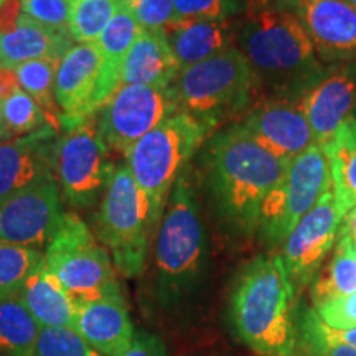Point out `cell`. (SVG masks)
Segmentation results:
<instances>
[{
  "label": "cell",
  "mask_w": 356,
  "mask_h": 356,
  "mask_svg": "<svg viewBox=\"0 0 356 356\" xmlns=\"http://www.w3.org/2000/svg\"><path fill=\"white\" fill-rule=\"evenodd\" d=\"M2 122L8 139L30 136L51 126L50 118L42 106L32 96L26 95L24 89L2 101Z\"/></svg>",
  "instance_id": "obj_31"
},
{
  "label": "cell",
  "mask_w": 356,
  "mask_h": 356,
  "mask_svg": "<svg viewBox=\"0 0 356 356\" xmlns=\"http://www.w3.org/2000/svg\"><path fill=\"white\" fill-rule=\"evenodd\" d=\"M44 266L74 302L121 291L109 251L76 213H65L44 249Z\"/></svg>",
  "instance_id": "obj_8"
},
{
  "label": "cell",
  "mask_w": 356,
  "mask_h": 356,
  "mask_svg": "<svg viewBox=\"0 0 356 356\" xmlns=\"http://www.w3.org/2000/svg\"><path fill=\"white\" fill-rule=\"evenodd\" d=\"M20 89L15 70L8 68V66H0V101H6L7 97L15 95Z\"/></svg>",
  "instance_id": "obj_40"
},
{
  "label": "cell",
  "mask_w": 356,
  "mask_h": 356,
  "mask_svg": "<svg viewBox=\"0 0 356 356\" xmlns=\"http://www.w3.org/2000/svg\"><path fill=\"white\" fill-rule=\"evenodd\" d=\"M24 15L22 0H3L0 3V33L10 32Z\"/></svg>",
  "instance_id": "obj_39"
},
{
  "label": "cell",
  "mask_w": 356,
  "mask_h": 356,
  "mask_svg": "<svg viewBox=\"0 0 356 356\" xmlns=\"http://www.w3.org/2000/svg\"><path fill=\"white\" fill-rule=\"evenodd\" d=\"M102 58L96 43H74L56 71L55 97L61 127H71L97 114L101 102Z\"/></svg>",
  "instance_id": "obj_15"
},
{
  "label": "cell",
  "mask_w": 356,
  "mask_h": 356,
  "mask_svg": "<svg viewBox=\"0 0 356 356\" xmlns=\"http://www.w3.org/2000/svg\"><path fill=\"white\" fill-rule=\"evenodd\" d=\"M7 132H6V127H3V122H2V101H0V140H7Z\"/></svg>",
  "instance_id": "obj_43"
},
{
  "label": "cell",
  "mask_w": 356,
  "mask_h": 356,
  "mask_svg": "<svg viewBox=\"0 0 356 356\" xmlns=\"http://www.w3.org/2000/svg\"><path fill=\"white\" fill-rule=\"evenodd\" d=\"M330 188V159L314 144L289 162L286 175L262 203L257 228L262 239L275 246L282 244Z\"/></svg>",
  "instance_id": "obj_10"
},
{
  "label": "cell",
  "mask_w": 356,
  "mask_h": 356,
  "mask_svg": "<svg viewBox=\"0 0 356 356\" xmlns=\"http://www.w3.org/2000/svg\"><path fill=\"white\" fill-rule=\"evenodd\" d=\"M297 17L325 63L356 61V8L346 0H273Z\"/></svg>",
  "instance_id": "obj_14"
},
{
  "label": "cell",
  "mask_w": 356,
  "mask_h": 356,
  "mask_svg": "<svg viewBox=\"0 0 356 356\" xmlns=\"http://www.w3.org/2000/svg\"><path fill=\"white\" fill-rule=\"evenodd\" d=\"M119 7V0H71L68 32L74 43H95Z\"/></svg>",
  "instance_id": "obj_30"
},
{
  "label": "cell",
  "mask_w": 356,
  "mask_h": 356,
  "mask_svg": "<svg viewBox=\"0 0 356 356\" xmlns=\"http://www.w3.org/2000/svg\"><path fill=\"white\" fill-rule=\"evenodd\" d=\"M63 218L60 188L50 177L0 203V243L43 251Z\"/></svg>",
  "instance_id": "obj_12"
},
{
  "label": "cell",
  "mask_w": 356,
  "mask_h": 356,
  "mask_svg": "<svg viewBox=\"0 0 356 356\" xmlns=\"http://www.w3.org/2000/svg\"><path fill=\"white\" fill-rule=\"evenodd\" d=\"M22 8L25 15L37 24L68 32L71 0H22Z\"/></svg>",
  "instance_id": "obj_35"
},
{
  "label": "cell",
  "mask_w": 356,
  "mask_h": 356,
  "mask_svg": "<svg viewBox=\"0 0 356 356\" xmlns=\"http://www.w3.org/2000/svg\"><path fill=\"white\" fill-rule=\"evenodd\" d=\"M136 17L142 29L160 30L175 20L173 0H119Z\"/></svg>",
  "instance_id": "obj_36"
},
{
  "label": "cell",
  "mask_w": 356,
  "mask_h": 356,
  "mask_svg": "<svg viewBox=\"0 0 356 356\" xmlns=\"http://www.w3.org/2000/svg\"><path fill=\"white\" fill-rule=\"evenodd\" d=\"M122 356H168V351L157 335L147 330H137L132 345Z\"/></svg>",
  "instance_id": "obj_38"
},
{
  "label": "cell",
  "mask_w": 356,
  "mask_h": 356,
  "mask_svg": "<svg viewBox=\"0 0 356 356\" xmlns=\"http://www.w3.org/2000/svg\"><path fill=\"white\" fill-rule=\"evenodd\" d=\"M60 61L61 60H56V58H42V60L26 61L13 68L19 78L20 88L42 106L56 131L61 127V113L55 97L56 71Z\"/></svg>",
  "instance_id": "obj_28"
},
{
  "label": "cell",
  "mask_w": 356,
  "mask_h": 356,
  "mask_svg": "<svg viewBox=\"0 0 356 356\" xmlns=\"http://www.w3.org/2000/svg\"><path fill=\"white\" fill-rule=\"evenodd\" d=\"M142 32V26L126 7H119L104 32L96 40L102 58L101 70V102L102 106L121 88L122 65L129 50Z\"/></svg>",
  "instance_id": "obj_24"
},
{
  "label": "cell",
  "mask_w": 356,
  "mask_h": 356,
  "mask_svg": "<svg viewBox=\"0 0 356 356\" xmlns=\"http://www.w3.org/2000/svg\"><path fill=\"white\" fill-rule=\"evenodd\" d=\"M351 251H353V256L356 259V243H351Z\"/></svg>",
  "instance_id": "obj_44"
},
{
  "label": "cell",
  "mask_w": 356,
  "mask_h": 356,
  "mask_svg": "<svg viewBox=\"0 0 356 356\" xmlns=\"http://www.w3.org/2000/svg\"><path fill=\"white\" fill-rule=\"evenodd\" d=\"M33 356H102L71 328H42Z\"/></svg>",
  "instance_id": "obj_34"
},
{
  "label": "cell",
  "mask_w": 356,
  "mask_h": 356,
  "mask_svg": "<svg viewBox=\"0 0 356 356\" xmlns=\"http://www.w3.org/2000/svg\"><path fill=\"white\" fill-rule=\"evenodd\" d=\"M314 310L328 327L337 328V330L353 328L356 327V292L315 305Z\"/></svg>",
  "instance_id": "obj_37"
},
{
  "label": "cell",
  "mask_w": 356,
  "mask_h": 356,
  "mask_svg": "<svg viewBox=\"0 0 356 356\" xmlns=\"http://www.w3.org/2000/svg\"><path fill=\"white\" fill-rule=\"evenodd\" d=\"M302 106L315 144L325 152L343 124L355 115L356 61L332 65L304 92Z\"/></svg>",
  "instance_id": "obj_17"
},
{
  "label": "cell",
  "mask_w": 356,
  "mask_h": 356,
  "mask_svg": "<svg viewBox=\"0 0 356 356\" xmlns=\"http://www.w3.org/2000/svg\"><path fill=\"white\" fill-rule=\"evenodd\" d=\"M340 234L348 236L351 243H356V207L351 208L345 213L343 220H341Z\"/></svg>",
  "instance_id": "obj_41"
},
{
  "label": "cell",
  "mask_w": 356,
  "mask_h": 356,
  "mask_svg": "<svg viewBox=\"0 0 356 356\" xmlns=\"http://www.w3.org/2000/svg\"><path fill=\"white\" fill-rule=\"evenodd\" d=\"M56 129L0 140V203L55 177Z\"/></svg>",
  "instance_id": "obj_18"
},
{
  "label": "cell",
  "mask_w": 356,
  "mask_h": 356,
  "mask_svg": "<svg viewBox=\"0 0 356 356\" xmlns=\"http://www.w3.org/2000/svg\"><path fill=\"white\" fill-rule=\"evenodd\" d=\"M330 159L332 188L341 213L356 207V118L348 119L325 150Z\"/></svg>",
  "instance_id": "obj_25"
},
{
  "label": "cell",
  "mask_w": 356,
  "mask_h": 356,
  "mask_svg": "<svg viewBox=\"0 0 356 356\" xmlns=\"http://www.w3.org/2000/svg\"><path fill=\"white\" fill-rule=\"evenodd\" d=\"M236 43L259 86L275 96L302 97L327 70L296 15L273 0H256L246 10Z\"/></svg>",
  "instance_id": "obj_2"
},
{
  "label": "cell",
  "mask_w": 356,
  "mask_h": 356,
  "mask_svg": "<svg viewBox=\"0 0 356 356\" xmlns=\"http://www.w3.org/2000/svg\"><path fill=\"white\" fill-rule=\"evenodd\" d=\"M289 167L241 126L218 129L203 152V168L221 216L244 234L259 228L261 208Z\"/></svg>",
  "instance_id": "obj_1"
},
{
  "label": "cell",
  "mask_w": 356,
  "mask_h": 356,
  "mask_svg": "<svg viewBox=\"0 0 356 356\" xmlns=\"http://www.w3.org/2000/svg\"><path fill=\"white\" fill-rule=\"evenodd\" d=\"M92 222L96 238L109 251L119 274L137 277L144 273L155 234L149 202L126 162L115 168Z\"/></svg>",
  "instance_id": "obj_7"
},
{
  "label": "cell",
  "mask_w": 356,
  "mask_h": 356,
  "mask_svg": "<svg viewBox=\"0 0 356 356\" xmlns=\"http://www.w3.org/2000/svg\"><path fill=\"white\" fill-rule=\"evenodd\" d=\"M73 330L102 356H122L137 332L121 291L76 302Z\"/></svg>",
  "instance_id": "obj_19"
},
{
  "label": "cell",
  "mask_w": 356,
  "mask_h": 356,
  "mask_svg": "<svg viewBox=\"0 0 356 356\" xmlns=\"http://www.w3.org/2000/svg\"><path fill=\"white\" fill-rule=\"evenodd\" d=\"M3 2V0H0V3H2Z\"/></svg>",
  "instance_id": "obj_47"
},
{
  "label": "cell",
  "mask_w": 356,
  "mask_h": 356,
  "mask_svg": "<svg viewBox=\"0 0 356 356\" xmlns=\"http://www.w3.org/2000/svg\"><path fill=\"white\" fill-rule=\"evenodd\" d=\"M43 261L44 251L40 249L0 243V300L19 296Z\"/></svg>",
  "instance_id": "obj_29"
},
{
  "label": "cell",
  "mask_w": 356,
  "mask_h": 356,
  "mask_svg": "<svg viewBox=\"0 0 356 356\" xmlns=\"http://www.w3.org/2000/svg\"><path fill=\"white\" fill-rule=\"evenodd\" d=\"M257 88L254 71L238 47L185 66L170 86L180 113L198 119L215 132L248 108Z\"/></svg>",
  "instance_id": "obj_6"
},
{
  "label": "cell",
  "mask_w": 356,
  "mask_h": 356,
  "mask_svg": "<svg viewBox=\"0 0 356 356\" xmlns=\"http://www.w3.org/2000/svg\"><path fill=\"white\" fill-rule=\"evenodd\" d=\"M213 134L215 131L198 119L177 113L142 137L124 155L134 180L149 202L154 234L157 233L178 177Z\"/></svg>",
  "instance_id": "obj_5"
},
{
  "label": "cell",
  "mask_w": 356,
  "mask_h": 356,
  "mask_svg": "<svg viewBox=\"0 0 356 356\" xmlns=\"http://www.w3.org/2000/svg\"><path fill=\"white\" fill-rule=\"evenodd\" d=\"M241 126L277 157L291 162L315 144L302 97L274 96L256 104Z\"/></svg>",
  "instance_id": "obj_16"
},
{
  "label": "cell",
  "mask_w": 356,
  "mask_h": 356,
  "mask_svg": "<svg viewBox=\"0 0 356 356\" xmlns=\"http://www.w3.org/2000/svg\"><path fill=\"white\" fill-rule=\"evenodd\" d=\"M346 2H348L351 7H355V8H356V0H346Z\"/></svg>",
  "instance_id": "obj_45"
},
{
  "label": "cell",
  "mask_w": 356,
  "mask_h": 356,
  "mask_svg": "<svg viewBox=\"0 0 356 356\" xmlns=\"http://www.w3.org/2000/svg\"><path fill=\"white\" fill-rule=\"evenodd\" d=\"M296 286L280 254L257 256L236 277L229 315L236 335L259 356H293L299 341Z\"/></svg>",
  "instance_id": "obj_3"
},
{
  "label": "cell",
  "mask_w": 356,
  "mask_h": 356,
  "mask_svg": "<svg viewBox=\"0 0 356 356\" xmlns=\"http://www.w3.org/2000/svg\"><path fill=\"white\" fill-rule=\"evenodd\" d=\"M181 66L168 47L162 29H142L122 65L121 83L170 88Z\"/></svg>",
  "instance_id": "obj_21"
},
{
  "label": "cell",
  "mask_w": 356,
  "mask_h": 356,
  "mask_svg": "<svg viewBox=\"0 0 356 356\" xmlns=\"http://www.w3.org/2000/svg\"><path fill=\"white\" fill-rule=\"evenodd\" d=\"M318 356H356V348L348 345H333L323 350Z\"/></svg>",
  "instance_id": "obj_42"
},
{
  "label": "cell",
  "mask_w": 356,
  "mask_h": 356,
  "mask_svg": "<svg viewBox=\"0 0 356 356\" xmlns=\"http://www.w3.org/2000/svg\"><path fill=\"white\" fill-rule=\"evenodd\" d=\"M249 6V0H173L177 19L195 20H231Z\"/></svg>",
  "instance_id": "obj_33"
},
{
  "label": "cell",
  "mask_w": 356,
  "mask_h": 356,
  "mask_svg": "<svg viewBox=\"0 0 356 356\" xmlns=\"http://www.w3.org/2000/svg\"><path fill=\"white\" fill-rule=\"evenodd\" d=\"M162 33L185 68L233 48L238 30L231 20L175 19L163 26Z\"/></svg>",
  "instance_id": "obj_20"
},
{
  "label": "cell",
  "mask_w": 356,
  "mask_h": 356,
  "mask_svg": "<svg viewBox=\"0 0 356 356\" xmlns=\"http://www.w3.org/2000/svg\"><path fill=\"white\" fill-rule=\"evenodd\" d=\"M302 345L310 356H318L323 350L333 345H348L356 348V327L346 330H337L328 327L318 318L314 309L305 314L302 322Z\"/></svg>",
  "instance_id": "obj_32"
},
{
  "label": "cell",
  "mask_w": 356,
  "mask_h": 356,
  "mask_svg": "<svg viewBox=\"0 0 356 356\" xmlns=\"http://www.w3.org/2000/svg\"><path fill=\"white\" fill-rule=\"evenodd\" d=\"M180 113L170 88L121 84L97 111V129L109 150L126 155L142 137Z\"/></svg>",
  "instance_id": "obj_11"
},
{
  "label": "cell",
  "mask_w": 356,
  "mask_h": 356,
  "mask_svg": "<svg viewBox=\"0 0 356 356\" xmlns=\"http://www.w3.org/2000/svg\"><path fill=\"white\" fill-rule=\"evenodd\" d=\"M312 300L314 307L335 297L350 296L356 292V259L351 251V239L338 234L335 252L330 264L320 269L312 280Z\"/></svg>",
  "instance_id": "obj_26"
},
{
  "label": "cell",
  "mask_w": 356,
  "mask_h": 356,
  "mask_svg": "<svg viewBox=\"0 0 356 356\" xmlns=\"http://www.w3.org/2000/svg\"><path fill=\"white\" fill-rule=\"evenodd\" d=\"M40 328H71L73 330L76 302L53 277L47 266L38 267L30 275L17 296Z\"/></svg>",
  "instance_id": "obj_23"
},
{
  "label": "cell",
  "mask_w": 356,
  "mask_h": 356,
  "mask_svg": "<svg viewBox=\"0 0 356 356\" xmlns=\"http://www.w3.org/2000/svg\"><path fill=\"white\" fill-rule=\"evenodd\" d=\"M40 332L17 297L0 300V356H33Z\"/></svg>",
  "instance_id": "obj_27"
},
{
  "label": "cell",
  "mask_w": 356,
  "mask_h": 356,
  "mask_svg": "<svg viewBox=\"0 0 356 356\" xmlns=\"http://www.w3.org/2000/svg\"><path fill=\"white\" fill-rule=\"evenodd\" d=\"M207 244L200 203L188 167L168 197L165 213L154 238L157 296L165 307L180 305L203 275Z\"/></svg>",
  "instance_id": "obj_4"
},
{
  "label": "cell",
  "mask_w": 356,
  "mask_h": 356,
  "mask_svg": "<svg viewBox=\"0 0 356 356\" xmlns=\"http://www.w3.org/2000/svg\"><path fill=\"white\" fill-rule=\"evenodd\" d=\"M343 216L330 188L282 243L280 256L296 289L315 279L325 257L338 241Z\"/></svg>",
  "instance_id": "obj_13"
},
{
  "label": "cell",
  "mask_w": 356,
  "mask_h": 356,
  "mask_svg": "<svg viewBox=\"0 0 356 356\" xmlns=\"http://www.w3.org/2000/svg\"><path fill=\"white\" fill-rule=\"evenodd\" d=\"M355 118H356V109H355Z\"/></svg>",
  "instance_id": "obj_46"
},
{
  "label": "cell",
  "mask_w": 356,
  "mask_h": 356,
  "mask_svg": "<svg viewBox=\"0 0 356 356\" xmlns=\"http://www.w3.org/2000/svg\"><path fill=\"white\" fill-rule=\"evenodd\" d=\"M115 168L97 129L96 114L58 136L55 178L61 198L70 207L84 210L101 202Z\"/></svg>",
  "instance_id": "obj_9"
},
{
  "label": "cell",
  "mask_w": 356,
  "mask_h": 356,
  "mask_svg": "<svg viewBox=\"0 0 356 356\" xmlns=\"http://www.w3.org/2000/svg\"><path fill=\"white\" fill-rule=\"evenodd\" d=\"M73 44L74 40L68 32L40 25L24 13L15 29L0 33V66L15 68L42 58L61 60Z\"/></svg>",
  "instance_id": "obj_22"
}]
</instances>
